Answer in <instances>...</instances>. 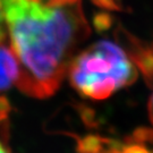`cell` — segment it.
Segmentation results:
<instances>
[{
	"label": "cell",
	"mask_w": 153,
	"mask_h": 153,
	"mask_svg": "<svg viewBox=\"0 0 153 153\" xmlns=\"http://www.w3.org/2000/svg\"><path fill=\"white\" fill-rule=\"evenodd\" d=\"M0 7L21 68L16 85L33 98L52 95L90 34L81 0H0Z\"/></svg>",
	"instance_id": "obj_1"
},
{
	"label": "cell",
	"mask_w": 153,
	"mask_h": 153,
	"mask_svg": "<svg viewBox=\"0 0 153 153\" xmlns=\"http://www.w3.org/2000/svg\"><path fill=\"white\" fill-rule=\"evenodd\" d=\"M21 74L19 64L10 45L0 42V92L16 84Z\"/></svg>",
	"instance_id": "obj_3"
},
{
	"label": "cell",
	"mask_w": 153,
	"mask_h": 153,
	"mask_svg": "<svg viewBox=\"0 0 153 153\" xmlns=\"http://www.w3.org/2000/svg\"><path fill=\"white\" fill-rule=\"evenodd\" d=\"M0 153H11L6 142L4 141V138L1 137V134H0Z\"/></svg>",
	"instance_id": "obj_9"
},
{
	"label": "cell",
	"mask_w": 153,
	"mask_h": 153,
	"mask_svg": "<svg viewBox=\"0 0 153 153\" xmlns=\"http://www.w3.org/2000/svg\"><path fill=\"white\" fill-rule=\"evenodd\" d=\"M6 36H7V30H6L5 19H4V15H2L1 7H0V42L5 41Z\"/></svg>",
	"instance_id": "obj_7"
},
{
	"label": "cell",
	"mask_w": 153,
	"mask_h": 153,
	"mask_svg": "<svg viewBox=\"0 0 153 153\" xmlns=\"http://www.w3.org/2000/svg\"><path fill=\"white\" fill-rule=\"evenodd\" d=\"M110 153H153L149 148L142 144H127V145H119V148L114 149Z\"/></svg>",
	"instance_id": "obj_5"
},
{
	"label": "cell",
	"mask_w": 153,
	"mask_h": 153,
	"mask_svg": "<svg viewBox=\"0 0 153 153\" xmlns=\"http://www.w3.org/2000/svg\"><path fill=\"white\" fill-rule=\"evenodd\" d=\"M67 73L71 86L92 100L109 98L138 75L131 56L109 40L98 41L75 56Z\"/></svg>",
	"instance_id": "obj_2"
},
{
	"label": "cell",
	"mask_w": 153,
	"mask_h": 153,
	"mask_svg": "<svg viewBox=\"0 0 153 153\" xmlns=\"http://www.w3.org/2000/svg\"><path fill=\"white\" fill-rule=\"evenodd\" d=\"M148 111H149V117H150V120L153 125V93L152 95L150 97V100H149L148 103Z\"/></svg>",
	"instance_id": "obj_8"
},
{
	"label": "cell",
	"mask_w": 153,
	"mask_h": 153,
	"mask_svg": "<svg viewBox=\"0 0 153 153\" xmlns=\"http://www.w3.org/2000/svg\"><path fill=\"white\" fill-rule=\"evenodd\" d=\"M43 4H51L59 0H36ZM100 7H103L105 9H119V0H93Z\"/></svg>",
	"instance_id": "obj_6"
},
{
	"label": "cell",
	"mask_w": 153,
	"mask_h": 153,
	"mask_svg": "<svg viewBox=\"0 0 153 153\" xmlns=\"http://www.w3.org/2000/svg\"><path fill=\"white\" fill-rule=\"evenodd\" d=\"M133 55H129L131 60L137 62L136 65L144 74L148 83L153 86V43L146 48L133 45Z\"/></svg>",
	"instance_id": "obj_4"
}]
</instances>
